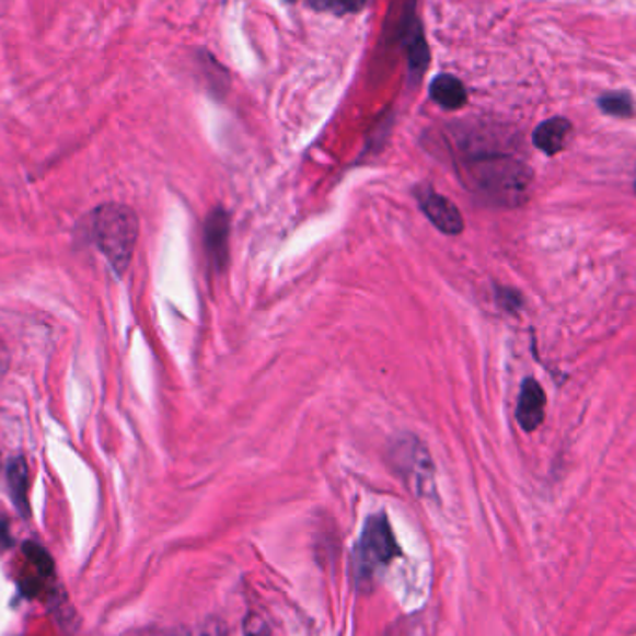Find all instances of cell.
Here are the masks:
<instances>
[{
    "instance_id": "14",
    "label": "cell",
    "mask_w": 636,
    "mask_h": 636,
    "mask_svg": "<svg viewBox=\"0 0 636 636\" xmlns=\"http://www.w3.org/2000/svg\"><path fill=\"white\" fill-rule=\"evenodd\" d=\"M497 298H499V303L505 310L516 311L521 308V297L512 289H502L500 287L499 291H497Z\"/></svg>"
},
{
    "instance_id": "16",
    "label": "cell",
    "mask_w": 636,
    "mask_h": 636,
    "mask_svg": "<svg viewBox=\"0 0 636 636\" xmlns=\"http://www.w3.org/2000/svg\"><path fill=\"white\" fill-rule=\"evenodd\" d=\"M198 636H222L220 631H218L217 625L215 627H209V629L201 631V635Z\"/></svg>"
},
{
    "instance_id": "15",
    "label": "cell",
    "mask_w": 636,
    "mask_h": 636,
    "mask_svg": "<svg viewBox=\"0 0 636 636\" xmlns=\"http://www.w3.org/2000/svg\"><path fill=\"white\" fill-rule=\"evenodd\" d=\"M10 365V354H8L7 346L0 343V378L4 377Z\"/></svg>"
},
{
    "instance_id": "7",
    "label": "cell",
    "mask_w": 636,
    "mask_h": 636,
    "mask_svg": "<svg viewBox=\"0 0 636 636\" xmlns=\"http://www.w3.org/2000/svg\"><path fill=\"white\" fill-rule=\"evenodd\" d=\"M545 393L534 378H527L519 393L518 417L519 427L525 432H534L545 417Z\"/></svg>"
},
{
    "instance_id": "9",
    "label": "cell",
    "mask_w": 636,
    "mask_h": 636,
    "mask_svg": "<svg viewBox=\"0 0 636 636\" xmlns=\"http://www.w3.org/2000/svg\"><path fill=\"white\" fill-rule=\"evenodd\" d=\"M430 100L446 111H458L467 103V90L456 77L439 74L430 84Z\"/></svg>"
},
{
    "instance_id": "11",
    "label": "cell",
    "mask_w": 636,
    "mask_h": 636,
    "mask_svg": "<svg viewBox=\"0 0 636 636\" xmlns=\"http://www.w3.org/2000/svg\"><path fill=\"white\" fill-rule=\"evenodd\" d=\"M601 112L614 118H631L635 114V103L627 92H611L601 95L598 101Z\"/></svg>"
},
{
    "instance_id": "6",
    "label": "cell",
    "mask_w": 636,
    "mask_h": 636,
    "mask_svg": "<svg viewBox=\"0 0 636 636\" xmlns=\"http://www.w3.org/2000/svg\"><path fill=\"white\" fill-rule=\"evenodd\" d=\"M204 239L210 265L215 266L218 274H222L229 263V215L222 207L210 210L205 220Z\"/></svg>"
},
{
    "instance_id": "2",
    "label": "cell",
    "mask_w": 636,
    "mask_h": 636,
    "mask_svg": "<svg viewBox=\"0 0 636 636\" xmlns=\"http://www.w3.org/2000/svg\"><path fill=\"white\" fill-rule=\"evenodd\" d=\"M92 239L112 270L122 276L129 268L138 241V218L127 205L106 204L93 212Z\"/></svg>"
},
{
    "instance_id": "13",
    "label": "cell",
    "mask_w": 636,
    "mask_h": 636,
    "mask_svg": "<svg viewBox=\"0 0 636 636\" xmlns=\"http://www.w3.org/2000/svg\"><path fill=\"white\" fill-rule=\"evenodd\" d=\"M244 636H273V633L259 616L250 614L244 622Z\"/></svg>"
},
{
    "instance_id": "12",
    "label": "cell",
    "mask_w": 636,
    "mask_h": 636,
    "mask_svg": "<svg viewBox=\"0 0 636 636\" xmlns=\"http://www.w3.org/2000/svg\"><path fill=\"white\" fill-rule=\"evenodd\" d=\"M315 12H329L335 15L358 13L363 10L367 0H303Z\"/></svg>"
},
{
    "instance_id": "10",
    "label": "cell",
    "mask_w": 636,
    "mask_h": 636,
    "mask_svg": "<svg viewBox=\"0 0 636 636\" xmlns=\"http://www.w3.org/2000/svg\"><path fill=\"white\" fill-rule=\"evenodd\" d=\"M8 482L12 489V499L21 512L26 513V492H28V467L25 460L18 458L8 467Z\"/></svg>"
},
{
    "instance_id": "1",
    "label": "cell",
    "mask_w": 636,
    "mask_h": 636,
    "mask_svg": "<svg viewBox=\"0 0 636 636\" xmlns=\"http://www.w3.org/2000/svg\"><path fill=\"white\" fill-rule=\"evenodd\" d=\"M471 186L499 205H518L525 198L532 173L523 162L507 155H478L465 162Z\"/></svg>"
},
{
    "instance_id": "17",
    "label": "cell",
    "mask_w": 636,
    "mask_h": 636,
    "mask_svg": "<svg viewBox=\"0 0 636 636\" xmlns=\"http://www.w3.org/2000/svg\"><path fill=\"white\" fill-rule=\"evenodd\" d=\"M287 2H298V0H287Z\"/></svg>"
},
{
    "instance_id": "8",
    "label": "cell",
    "mask_w": 636,
    "mask_h": 636,
    "mask_svg": "<svg viewBox=\"0 0 636 636\" xmlns=\"http://www.w3.org/2000/svg\"><path fill=\"white\" fill-rule=\"evenodd\" d=\"M571 130H574V125L569 119L560 118V116L551 118L537 125V129L532 135V142L540 151H544L545 155L553 157L566 148Z\"/></svg>"
},
{
    "instance_id": "3",
    "label": "cell",
    "mask_w": 636,
    "mask_h": 636,
    "mask_svg": "<svg viewBox=\"0 0 636 636\" xmlns=\"http://www.w3.org/2000/svg\"><path fill=\"white\" fill-rule=\"evenodd\" d=\"M401 555L395 534L391 531L385 513H374L365 521L363 532L356 551V574L358 581H372L393 558Z\"/></svg>"
},
{
    "instance_id": "5",
    "label": "cell",
    "mask_w": 636,
    "mask_h": 636,
    "mask_svg": "<svg viewBox=\"0 0 636 636\" xmlns=\"http://www.w3.org/2000/svg\"><path fill=\"white\" fill-rule=\"evenodd\" d=\"M419 207L425 217L436 226V228L446 233V235H460L464 231V218L460 215L456 205L451 199L433 192L428 186H420L417 192Z\"/></svg>"
},
{
    "instance_id": "4",
    "label": "cell",
    "mask_w": 636,
    "mask_h": 636,
    "mask_svg": "<svg viewBox=\"0 0 636 636\" xmlns=\"http://www.w3.org/2000/svg\"><path fill=\"white\" fill-rule=\"evenodd\" d=\"M396 470L406 478V484L420 497L433 494V470L427 449L420 446L414 438L402 439L396 443L395 452Z\"/></svg>"
}]
</instances>
